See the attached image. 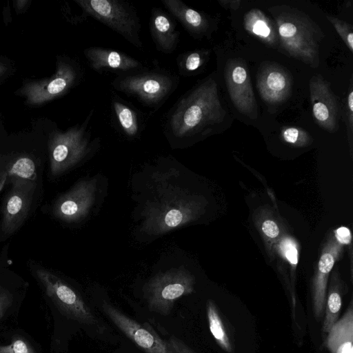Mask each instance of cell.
Masks as SVG:
<instances>
[{"instance_id":"1","label":"cell","mask_w":353,"mask_h":353,"mask_svg":"<svg viewBox=\"0 0 353 353\" xmlns=\"http://www.w3.org/2000/svg\"><path fill=\"white\" fill-rule=\"evenodd\" d=\"M225 114L216 81L209 77L181 96L170 108L164 121V134L174 143L204 137L223 121Z\"/></svg>"},{"instance_id":"2","label":"cell","mask_w":353,"mask_h":353,"mask_svg":"<svg viewBox=\"0 0 353 353\" xmlns=\"http://www.w3.org/2000/svg\"><path fill=\"white\" fill-rule=\"evenodd\" d=\"M271 12L282 48L292 57L311 67H318L323 37L320 28L307 15L294 8L274 7Z\"/></svg>"},{"instance_id":"3","label":"cell","mask_w":353,"mask_h":353,"mask_svg":"<svg viewBox=\"0 0 353 353\" xmlns=\"http://www.w3.org/2000/svg\"><path fill=\"white\" fill-rule=\"evenodd\" d=\"M201 208L200 203L179 190H172L147 205L142 229L150 234H163L194 220Z\"/></svg>"},{"instance_id":"4","label":"cell","mask_w":353,"mask_h":353,"mask_svg":"<svg viewBox=\"0 0 353 353\" xmlns=\"http://www.w3.org/2000/svg\"><path fill=\"white\" fill-rule=\"evenodd\" d=\"M179 83V77L166 70H152L120 74L111 83L112 87L135 97L144 105L158 109Z\"/></svg>"},{"instance_id":"5","label":"cell","mask_w":353,"mask_h":353,"mask_svg":"<svg viewBox=\"0 0 353 353\" xmlns=\"http://www.w3.org/2000/svg\"><path fill=\"white\" fill-rule=\"evenodd\" d=\"M87 15L108 26L141 50V23L134 7L121 0H75Z\"/></svg>"},{"instance_id":"6","label":"cell","mask_w":353,"mask_h":353,"mask_svg":"<svg viewBox=\"0 0 353 353\" xmlns=\"http://www.w3.org/2000/svg\"><path fill=\"white\" fill-rule=\"evenodd\" d=\"M194 278L186 270L172 268L151 278L143 288L150 311L167 316L175 301L194 290Z\"/></svg>"},{"instance_id":"7","label":"cell","mask_w":353,"mask_h":353,"mask_svg":"<svg viewBox=\"0 0 353 353\" xmlns=\"http://www.w3.org/2000/svg\"><path fill=\"white\" fill-rule=\"evenodd\" d=\"M90 111L85 120L66 132H56L50 143V168L52 175L62 174L84 159L96 145L88 125L93 116Z\"/></svg>"},{"instance_id":"8","label":"cell","mask_w":353,"mask_h":353,"mask_svg":"<svg viewBox=\"0 0 353 353\" xmlns=\"http://www.w3.org/2000/svg\"><path fill=\"white\" fill-rule=\"evenodd\" d=\"M102 309L111 321L146 353H196L179 338L172 336L164 340L148 323H139L106 302Z\"/></svg>"},{"instance_id":"9","label":"cell","mask_w":353,"mask_h":353,"mask_svg":"<svg viewBox=\"0 0 353 353\" xmlns=\"http://www.w3.org/2000/svg\"><path fill=\"white\" fill-rule=\"evenodd\" d=\"M36 274L47 295L68 318L86 325L98 323L82 298L60 278L44 269H38Z\"/></svg>"},{"instance_id":"10","label":"cell","mask_w":353,"mask_h":353,"mask_svg":"<svg viewBox=\"0 0 353 353\" xmlns=\"http://www.w3.org/2000/svg\"><path fill=\"white\" fill-rule=\"evenodd\" d=\"M225 80L234 107L252 119L257 117V104L248 68L240 59L229 60L225 67Z\"/></svg>"},{"instance_id":"11","label":"cell","mask_w":353,"mask_h":353,"mask_svg":"<svg viewBox=\"0 0 353 353\" xmlns=\"http://www.w3.org/2000/svg\"><path fill=\"white\" fill-rule=\"evenodd\" d=\"M309 88L314 121L329 132L337 131L339 103L330 83L321 74L314 75L310 80Z\"/></svg>"},{"instance_id":"12","label":"cell","mask_w":353,"mask_h":353,"mask_svg":"<svg viewBox=\"0 0 353 353\" xmlns=\"http://www.w3.org/2000/svg\"><path fill=\"white\" fill-rule=\"evenodd\" d=\"M81 71L77 65L66 61H60L55 74L50 79L28 84L23 93L32 103H39L65 94L77 83Z\"/></svg>"},{"instance_id":"13","label":"cell","mask_w":353,"mask_h":353,"mask_svg":"<svg viewBox=\"0 0 353 353\" xmlns=\"http://www.w3.org/2000/svg\"><path fill=\"white\" fill-rule=\"evenodd\" d=\"M96 181L83 180L60 197L54 207V214L59 219L72 222L84 218L94 200Z\"/></svg>"},{"instance_id":"14","label":"cell","mask_w":353,"mask_h":353,"mask_svg":"<svg viewBox=\"0 0 353 353\" xmlns=\"http://www.w3.org/2000/svg\"><path fill=\"white\" fill-rule=\"evenodd\" d=\"M84 55L91 68L97 72L112 71L128 74L143 71V65L139 60L120 51L102 47H90Z\"/></svg>"},{"instance_id":"15","label":"cell","mask_w":353,"mask_h":353,"mask_svg":"<svg viewBox=\"0 0 353 353\" xmlns=\"http://www.w3.org/2000/svg\"><path fill=\"white\" fill-rule=\"evenodd\" d=\"M292 79L288 70L277 64L263 67L257 77V90L263 101L278 104L290 94Z\"/></svg>"},{"instance_id":"16","label":"cell","mask_w":353,"mask_h":353,"mask_svg":"<svg viewBox=\"0 0 353 353\" xmlns=\"http://www.w3.org/2000/svg\"><path fill=\"white\" fill-rule=\"evenodd\" d=\"M343 246L334 234H331L321 251L314 280V300L317 314H321L323 310L328 276Z\"/></svg>"},{"instance_id":"17","label":"cell","mask_w":353,"mask_h":353,"mask_svg":"<svg viewBox=\"0 0 353 353\" xmlns=\"http://www.w3.org/2000/svg\"><path fill=\"white\" fill-rule=\"evenodd\" d=\"M149 28L156 49L169 54L175 51L180 36L173 17L159 8L151 10Z\"/></svg>"},{"instance_id":"18","label":"cell","mask_w":353,"mask_h":353,"mask_svg":"<svg viewBox=\"0 0 353 353\" xmlns=\"http://www.w3.org/2000/svg\"><path fill=\"white\" fill-rule=\"evenodd\" d=\"M161 3L194 39L203 38L210 33L212 22L205 14L191 8L181 0H161Z\"/></svg>"},{"instance_id":"19","label":"cell","mask_w":353,"mask_h":353,"mask_svg":"<svg viewBox=\"0 0 353 353\" xmlns=\"http://www.w3.org/2000/svg\"><path fill=\"white\" fill-rule=\"evenodd\" d=\"M17 185L8 195L3 208L1 229L5 234H12L20 227L30 207V195L21 184Z\"/></svg>"},{"instance_id":"20","label":"cell","mask_w":353,"mask_h":353,"mask_svg":"<svg viewBox=\"0 0 353 353\" xmlns=\"http://www.w3.org/2000/svg\"><path fill=\"white\" fill-rule=\"evenodd\" d=\"M328 332L327 345L331 353H352V309H349Z\"/></svg>"},{"instance_id":"21","label":"cell","mask_w":353,"mask_h":353,"mask_svg":"<svg viewBox=\"0 0 353 353\" xmlns=\"http://www.w3.org/2000/svg\"><path fill=\"white\" fill-rule=\"evenodd\" d=\"M245 29L263 43L271 46L279 42L276 28L270 19L258 9H252L244 16Z\"/></svg>"},{"instance_id":"22","label":"cell","mask_w":353,"mask_h":353,"mask_svg":"<svg viewBox=\"0 0 353 353\" xmlns=\"http://www.w3.org/2000/svg\"><path fill=\"white\" fill-rule=\"evenodd\" d=\"M112 106L119 126L124 134L130 138L135 137L140 131L137 112L119 99L112 100Z\"/></svg>"},{"instance_id":"23","label":"cell","mask_w":353,"mask_h":353,"mask_svg":"<svg viewBox=\"0 0 353 353\" xmlns=\"http://www.w3.org/2000/svg\"><path fill=\"white\" fill-rule=\"evenodd\" d=\"M208 52L205 50H190L179 54L176 57V65L181 76H191L205 64Z\"/></svg>"},{"instance_id":"24","label":"cell","mask_w":353,"mask_h":353,"mask_svg":"<svg viewBox=\"0 0 353 353\" xmlns=\"http://www.w3.org/2000/svg\"><path fill=\"white\" fill-rule=\"evenodd\" d=\"M207 316L210 330L219 345L228 352L231 351L229 339L225 333L221 319L211 301L207 304Z\"/></svg>"},{"instance_id":"25","label":"cell","mask_w":353,"mask_h":353,"mask_svg":"<svg viewBox=\"0 0 353 353\" xmlns=\"http://www.w3.org/2000/svg\"><path fill=\"white\" fill-rule=\"evenodd\" d=\"M283 140L296 147L308 145L312 141L311 135L301 128L286 127L281 132Z\"/></svg>"},{"instance_id":"26","label":"cell","mask_w":353,"mask_h":353,"mask_svg":"<svg viewBox=\"0 0 353 353\" xmlns=\"http://www.w3.org/2000/svg\"><path fill=\"white\" fill-rule=\"evenodd\" d=\"M8 175L17 176L19 179H30L35 175V165L28 157H21L15 161L7 170Z\"/></svg>"},{"instance_id":"27","label":"cell","mask_w":353,"mask_h":353,"mask_svg":"<svg viewBox=\"0 0 353 353\" xmlns=\"http://www.w3.org/2000/svg\"><path fill=\"white\" fill-rule=\"evenodd\" d=\"M327 309L325 321L324 323V330L328 332L332 325L336 323L339 310L341 307V298L337 292H332L327 298Z\"/></svg>"},{"instance_id":"28","label":"cell","mask_w":353,"mask_h":353,"mask_svg":"<svg viewBox=\"0 0 353 353\" xmlns=\"http://www.w3.org/2000/svg\"><path fill=\"white\" fill-rule=\"evenodd\" d=\"M327 18L332 23L348 49L353 52V32L352 26L333 16L327 15Z\"/></svg>"},{"instance_id":"29","label":"cell","mask_w":353,"mask_h":353,"mask_svg":"<svg viewBox=\"0 0 353 353\" xmlns=\"http://www.w3.org/2000/svg\"><path fill=\"white\" fill-rule=\"evenodd\" d=\"M0 353H36L34 349L25 340L16 338L7 345H0Z\"/></svg>"},{"instance_id":"30","label":"cell","mask_w":353,"mask_h":353,"mask_svg":"<svg viewBox=\"0 0 353 353\" xmlns=\"http://www.w3.org/2000/svg\"><path fill=\"white\" fill-rule=\"evenodd\" d=\"M280 248L288 261L292 265H296L298 263V250L295 242L286 238L281 243Z\"/></svg>"},{"instance_id":"31","label":"cell","mask_w":353,"mask_h":353,"mask_svg":"<svg viewBox=\"0 0 353 353\" xmlns=\"http://www.w3.org/2000/svg\"><path fill=\"white\" fill-rule=\"evenodd\" d=\"M347 132L350 143L351 145L352 132H353V90L352 85L350 88L347 100Z\"/></svg>"},{"instance_id":"32","label":"cell","mask_w":353,"mask_h":353,"mask_svg":"<svg viewBox=\"0 0 353 353\" xmlns=\"http://www.w3.org/2000/svg\"><path fill=\"white\" fill-rule=\"evenodd\" d=\"M12 294L7 290L0 288V319L12 305Z\"/></svg>"},{"instance_id":"33","label":"cell","mask_w":353,"mask_h":353,"mask_svg":"<svg viewBox=\"0 0 353 353\" xmlns=\"http://www.w3.org/2000/svg\"><path fill=\"white\" fill-rule=\"evenodd\" d=\"M263 233L269 239H275L279 234V228L275 221L271 219L265 220L261 225Z\"/></svg>"},{"instance_id":"34","label":"cell","mask_w":353,"mask_h":353,"mask_svg":"<svg viewBox=\"0 0 353 353\" xmlns=\"http://www.w3.org/2000/svg\"><path fill=\"white\" fill-rule=\"evenodd\" d=\"M334 234L337 241L343 245H347L351 241L350 231L345 227L339 228L334 231Z\"/></svg>"},{"instance_id":"35","label":"cell","mask_w":353,"mask_h":353,"mask_svg":"<svg viewBox=\"0 0 353 353\" xmlns=\"http://www.w3.org/2000/svg\"><path fill=\"white\" fill-rule=\"evenodd\" d=\"M219 4L224 8L236 10L241 5L240 0H218Z\"/></svg>"},{"instance_id":"36","label":"cell","mask_w":353,"mask_h":353,"mask_svg":"<svg viewBox=\"0 0 353 353\" xmlns=\"http://www.w3.org/2000/svg\"><path fill=\"white\" fill-rule=\"evenodd\" d=\"M7 176L8 172L4 170H0V192H1L2 189L5 185Z\"/></svg>"}]
</instances>
